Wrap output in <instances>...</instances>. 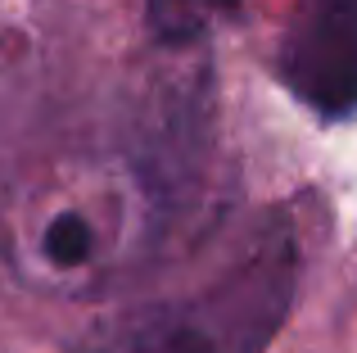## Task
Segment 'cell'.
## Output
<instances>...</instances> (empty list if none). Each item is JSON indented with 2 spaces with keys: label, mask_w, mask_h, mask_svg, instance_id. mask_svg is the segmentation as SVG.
<instances>
[{
  "label": "cell",
  "mask_w": 357,
  "mask_h": 353,
  "mask_svg": "<svg viewBox=\"0 0 357 353\" xmlns=\"http://www.w3.org/2000/svg\"><path fill=\"white\" fill-rule=\"evenodd\" d=\"M298 267L294 222L271 213L213 281L109 317L86 340V353H267L294 308Z\"/></svg>",
  "instance_id": "cell-1"
},
{
  "label": "cell",
  "mask_w": 357,
  "mask_h": 353,
  "mask_svg": "<svg viewBox=\"0 0 357 353\" xmlns=\"http://www.w3.org/2000/svg\"><path fill=\"white\" fill-rule=\"evenodd\" d=\"M285 91L326 123L357 114V0H298L280 36Z\"/></svg>",
  "instance_id": "cell-2"
},
{
  "label": "cell",
  "mask_w": 357,
  "mask_h": 353,
  "mask_svg": "<svg viewBox=\"0 0 357 353\" xmlns=\"http://www.w3.org/2000/svg\"><path fill=\"white\" fill-rule=\"evenodd\" d=\"M222 5L231 0H145V23L158 45H185L213 23Z\"/></svg>",
  "instance_id": "cell-3"
},
{
  "label": "cell",
  "mask_w": 357,
  "mask_h": 353,
  "mask_svg": "<svg viewBox=\"0 0 357 353\" xmlns=\"http://www.w3.org/2000/svg\"><path fill=\"white\" fill-rule=\"evenodd\" d=\"M41 249L54 267H77V263H86L91 249H96V231H91V222L82 218V213H59V218H50V227H45Z\"/></svg>",
  "instance_id": "cell-4"
}]
</instances>
